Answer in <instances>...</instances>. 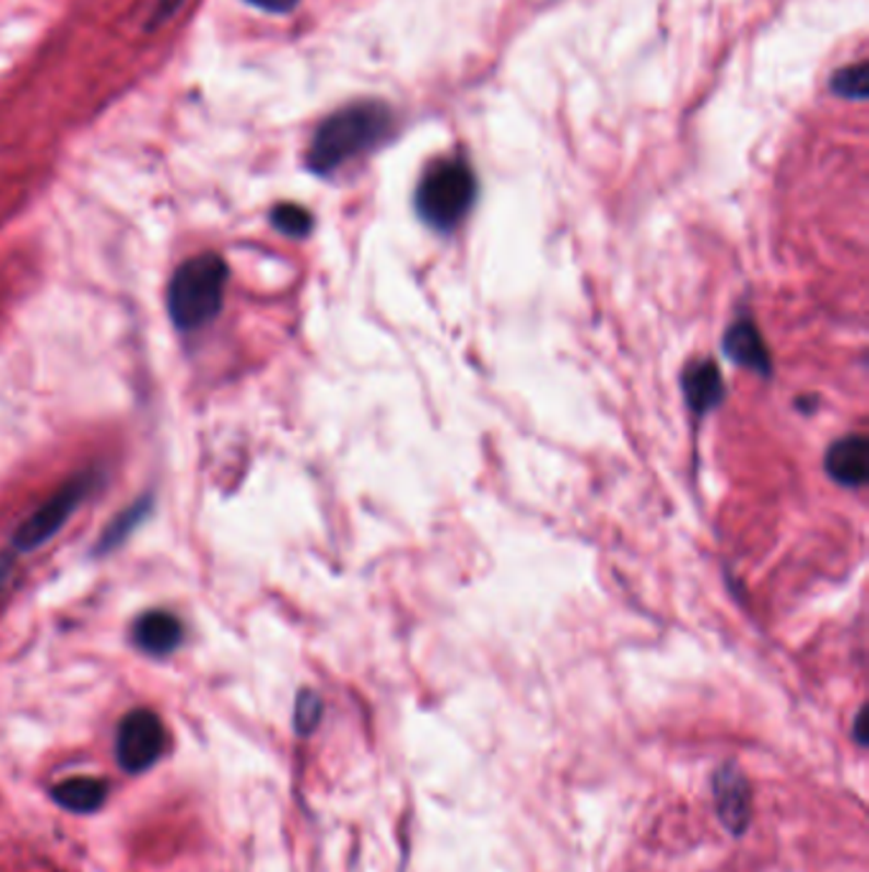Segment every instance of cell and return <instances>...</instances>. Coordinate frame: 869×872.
<instances>
[{"mask_svg":"<svg viewBox=\"0 0 869 872\" xmlns=\"http://www.w3.org/2000/svg\"><path fill=\"white\" fill-rule=\"evenodd\" d=\"M87 493H90L87 474H80L77 480L67 482V485L61 487L57 495H51L49 500H46L42 508H38L34 516H31L26 523L19 528V531H15V535H13L15 549L31 551V549H38L42 543L49 541L51 535L67 523L69 516L80 508V503L87 497Z\"/></svg>","mask_w":869,"mask_h":872,"instance_id":"cell-5","label":"cell"},{"mask_svg":"<svg viewBox=\"0 0 869 872\" xmlns=\"http://www.w3.org/2000/svg\"><path fill=\"white\" fill-rule=\"evenodd\" d=\"M714 803H717L721 824L735 837H742L752 816V788L740 765L727 763L714 773Z\"/></svg>","mask_w":869,"mask_h":872,"instance_id":"cell-6","label":"cell"},{"mask_svg":"<svg viewBox=\"0 0 869 872\" xmlns=\"http://www.w3.org/2000/svg\"><path fill=\"white\" fill-rule=\"evenodd\" d=\"M166 750V727L151 709H133L120 719L115 753L122 770L143 773L158 763Z\"/></svg>","mask_w":869,"mask_h":872,"instance_id":"cell-4","label":"cell"},{"mask_svg":"<svg viewBox=\"0 0 869 872\" xmlns=\"http://www.w3.org/2000/svg\"><path fill=\"white\" fill-rule=\"evenodd\" d=\"M681 388L686 405L694 416H706L719 409L727 398V386L719 365L714 360H694L681 375Z\"/></svg>","mask_w":869,"mask_h":872,"instance_id":"cell-8","label":"cell"},{"mask_svg":"<svg viewBox=\"0 0 869 872\" xmlns=\"http://www.w3.org/2000/svg\"><path fill=\"white\" fill-rule=\"evenodd\" d=\"M0 587H3V577H0Z\"/></svg>","mask_w":869,"mask_h":872,"instance_id":"cell-18","label":"cell"},{"mask_svg":"<svg viewBox=\"0 0 869 872\" xmlns=\"http://www.w3.org/2000/svg\"><path fill=\"white\" fill-rule=\"evenodd\" d=\"M319 719H321V699L314 692H309V688H304L296 699V715H294L296 732L312 734L314 727L319 724Z\"/></svg>","mask_w":869,"mask_h":872,"instance_id":"cell-14","label":"cell"},{"mask_svg":"<svg viewBox=\"0 0 869 872\" xmlns=\"http://www.w3.org/2000/svg\"><path fill=\"white\" fill-rule=\"evenodd\" d=\"M184 627L172 612L151 610L136 620L133 640L149 656H168L181 646Z\"/></svg>","mask_w":869,"mask_h":872,"instance_id":"cell-10","label":"cell"},{"mask_svg":"<svg viewBox=\"0 0 869 872\" xmlns=\"http://www.w3.org/2000/svg\"><path fill=\"white\" fill-rule=\"evenodd\" d=\"M181 3H184V0H158V8L153 11V26H156V23H164V21L172 19V15L181 8Z\"/></svg>","mask_w":869,"mask_h":872,"instance_id":"cell-17","label":"cell"},{"mask_svg":"<svg viewBox=\"0 0 869 872\" xmlns=\"http://www.w3.org/2000/svg\"><path fill=\"white\" fill-rule=\"evenodd\" d=\"M225 283H227V266L225 260L214 252H202V256L189 258L187 263L176 268V273L168 281L166 306L168 317L184 332L204 327L207 321L218 317L225 302Z\"/></svg>","mask_w":869,"mask_h":872,"instance_id":"cell-2","label":"cell"},{"mask_svg":"<svg viewBox=\"0 0 869 872\" xmlns=\"http://www.w3.org/2000/svg\"><path fill=\"white\" fill-rule=\"evenodd\" d=\"M248 3L256 8H263V11H268V13H289V11H294L298 0H248Z\"/></svg>","mask_w":869,"mask_h":872,"instance_id":"cell-16","label":"cell"},{"mask_svg":"<svg viewBox=\"0 0 869 872\" xmlns=\"http://www.w3.org/2000/svg\"><path fill=\"white\" fill-rule=\"evenodd\" d=\"M834 92L836 95L847 97V99H865L869 92V76H867V64L859 61V64L844 67L834 74Z\"/></svg>","mask_w":869,"mask_h":872,"instance_id":"cell-13","label":"cell"},{"mask_svg":"<svg viewBox=\"0 0 869 872\" xmlns=\"http://www.w3.org/2000/svg\"><path fill=\"white\" fill-rule=\"evenodd\" d=\"M869 444L862 434L842 436L826 451L824 467L836 485L862 487L869 474Z\"/></svg>","mask_w":869,"mask_h":872,"instance_id":"cell-9","label":"cell"},{"mask_svg":"<svg viewBox=\"0 0 869 872\" xmlns=\"http://www.w3.org/2000/svg\"><path fill=\"white\" fill-rule=\"evenodd\" d=\"M725 352L732 363L750 367L763 378H771L773 375V363H771V350L760 334V329L755 321H752L750 314H740L732 325L727 327L725 332Z\"/></svg>","mask_w":869,"mask_h":872,"instance_id":"cell-7","label":"cell"},{"mask_svg":"<svg viewBox=\"0 0 869 872\" xmlns=\"http://www.w3.org/2000/svg\"><path fill=\"white\" fill-rule=\"evenodd\" d=\"M271 222H273V227L279 229V233L289 235V237H306V235L312 233V227H314L312 214L306 212L304 207H298V204H279V207H273Z\"/></svg>","mask_w":869,"mask_h":872,"instance_id":"cell-12","label":"cell"},{"mask_svg":"<svg viewBox=\"0 0 869 872\" xmlns=\"http://www.w3.org/2000/svg\"><path fill=\"white\" fill-rule=\"evenodd\" d=\"M105 783L97 778H67L51 788V799L77 814H90L105 803Z\"/></svg>","mask_w":869,"mask_h":872,"instance_id":"cell-11","label":"cell"},{"mask_svg":"<svg viewBox=\"0 0 869 872\" xmlns=\"http://www.w3.org/2000/svg\"><path fill=\"white\" fill-rule=\"evenodd\" d=\"M394 130V113L383 103H355L321 122L312 138L306 164L314 174H332L348 161L380 145Z\"/></svg>","mask_w":869,"mask_h":872,"instance_id":"cell-1","label":"cell"},{"mask_svg":"<svg viewBox=\"0 0 869 872\" xmlns=\"http://www.w3.org/2000/svg\"><path fill=\"white\" fill-rule=\"evenodd\" d=\"M143 508H145V503L133 505V508H130L128 512H122V516H118V520H115V523L103 533V541H99V551H110L113 546H118V543L130 533V528L138 526L143 520V516H145Z\"/></svg>","mask_w":869,"mask_h":872,"instance_id":"cell-15","label":"cell"},{"mask_svg":"<svg viewBox=\"0 0 869 872\" xmlns=\"http://www.w3.org/2000/svg\"><path fill=\"white\" fill-rule=\"evenodd\" d=\"M477 199V176L465 158L436 161L421 176L416 189V212L428 227L451 233Z\"/></svg>","mask_w":869,"mask_h":872,"instance_id":"cell-3","label":"cell"}]
</instances>
